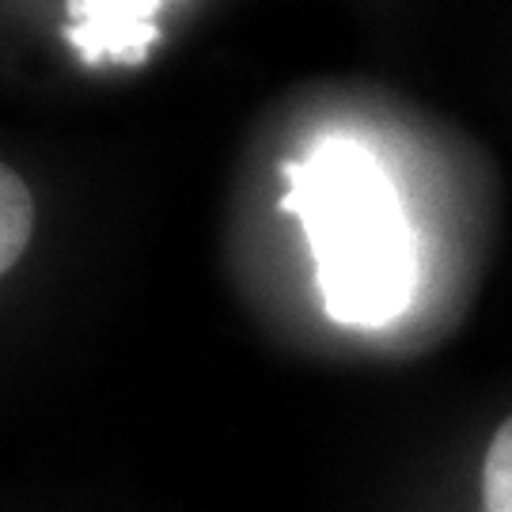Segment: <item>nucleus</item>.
Returning <instances> with one entry per match:
<instances>
[{
	"label": "nucleus",
	"mask_w": 512,
	"mask_h": 512,
	"mask_svg": "<svg viewBox=\"0 0 512 512\" xmlns=\"http://www.w3.org/2000/svg\"><path fill=\"white\" fill-rule=\"evenodd\" d=\"M164 0H69L65 38L84 61L141 65L160 35L156 12Z\"/></svg>",
	"instance_id": "f03ea898"
},
{
	"label": "nucleus",
	"mask_w": 512,
	"mask_h": 512,
	"mask_svg": "<svg viewBox=\"0 0 512 512\" xmlns=\"http://www.w3.org/2000/svg\"><path fill=\"white\" fill-rule=\"evenodd\" d=\"M281 209L304 224L323 311L342 327L380 330L418 293V239L376 152L327 137L285 164Z\"/></svg>",
	"instance_id": "f257e3e1"
},
{
	"label": "nucleus",
	"mask_w": 512,
	"mask_h": 512,
	"mask_svg": "<svg viewBox=\"0 0 512 512\" xmlns=\"http://www.w3.org/2000/svg\"><path fill=\"white\" fill-rule=\"evenodd\" d=\"M35 232V198L12 167L0 164V277L16 266Z\"/></svg>",
	"instance_id": "7ed1b4c3"
},
{
	"label": "nucleus",
	"mask_w": 512,
	"mask_h": 512,
	"mask_svg": "<svg viewBox=\"0 0 512 512\" xmlns=\"http://www.w3.org/2000/svg\"><path fill=\"white\" fill-rule=\"evenodd\" d=\"M482 512H512V418L501 421L482 459Z\"/></svg>",
	"instance_id": "20e7f679"
}]
</instances>
